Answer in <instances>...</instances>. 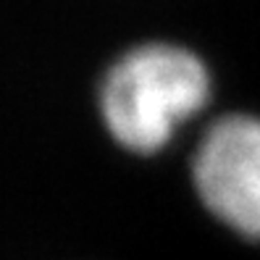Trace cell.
<instances>
[{"label":"cell","instance_id":"cell-1","mask_svg":"<svg viewBox=\"0 0 260 260\" xmlns=\"http://www.w3.org/2000/svg\"><path fill=\"white\" fill-rule=\"evenodd\" d=\"M208 98L210 74L200 58L171 42H147L105 74L100 108L118 145L150 155L171 142Z\"/></svg>","mask_w":260,"mask_h":260},{"label":"cell","instance_id":"cell-2","mask_svg":"<svg viewBox=\"0 0 260 260\" xmlns=\"http://www.w3.org/2000/svg\"><path fill=\"white\" fill-rule=\"evenodd\" d=\"M192 179L221 223L260 239V118L232 113L213 121L194 150Z\"/></svg>","mask_w":260,"mask_h":260}]
</instances>
